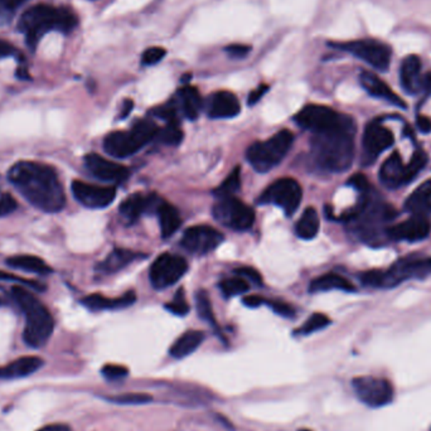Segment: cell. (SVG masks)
I'll return each mask as SVG.
<instances>
[{"mask_svg": "<svg viewBox=\"0 0 431 431\" xmlns=\"http://www.w3.org/2000/svg\"><path fill=\"white\" fill-rule=\"evenodd\" d=\"M8 180L33 207L57 213L66 204L65 191L56 170L47 164L18 162L8 172Z\"/></svg>", "mask_w": 431, "mask_h": 431, "instance_id": "6da1fadb", "label": "cell"}, {"mask_svg": "<svg viewBox=\"0 0 431 431\" xmlns=\"http://www.w3.org/2000/svg\"><path fill=\"white\" fill-rule=\"evenodd\" d=\"M355 121L350 116L341 125L313 134L311 155L319 168L329 173L350 170L355 157Z\"/></svg>", "mask_w": 431, "mask_h": 431, "instance_id": "7a4b0ae2", "label": "cell"}, {"mask_svg": "<svg viewBox=\"0 0 431 431\" xmlns=\"http://www.w3.org/2000/svg\"><path fill=\"white\" fill-rule=\"evenodd\" d=\"M77 24L78 16L71 8L38 4L23 13L18 23V31L24 34L28 47L34 51L46 33L52 31L70 33Z\"/></svg>", "mask_w": 431, "mask_h": 431, "instance_id": "3957f363", "label": "cell"}, {"mask_svg": "<svg viewBox=\"0 0 431 431\" xmlns=\"http://www.w3.org/2000/svg\"><path fill=\"white\" fill-rule=\"evenodd\" d=\"M11 296L26 317L23 339L29 347L41 348L48 342L55 329V321L48 309L23 286H13Z\"/></svg>", "mask_w": 431, "mask_h": 431, "instance_id": "277c9868", "label": "cell"}, {"mask_svg": "<svg viewBox=\"0 0 431 431\" xmlns=\"http://www.w3.org/2000/svg\"><path fill=\"white\" fill-rule=\"evenodd\" d=\"M293 142L294 135L291 131H279L278 134L265 142H254L247 149L246 158L254 170L260 173H266L275 168L289 153Z\"/></svg>", "mask_w": 431, "mask_h": 431, "instance_id": "5b68a950", "label": "cell"}, {"mask_svg": "<svg viewBox=\"0 0 431 431\" xmlns=\"http://www.w3.org/2000/svg\"><path fill=\"white\" fill-rule=\"evenodd\" d=\"M212 212L219 224L236 231H246L255 222L254 209L235 197L221 198L213 206Z\"/></svg>", "mask_w": 431, "mask_h": 431, "instance_id": "8992f818", "label": "cell"}, {"mask_svg": "<svg viewBox=\"0 0 431 431\" xmlns=\"http://www.w3.org/2000/svg\"><path fill=\"white\" fill-rule=\"evenodd\" d=\"M332 46L365 61L378 71H388L390 67L391 48L388 44L378 42L376 39H360L347 43H333Z\"/></svg>", "mask_w": 431, "mask_h": 431, "instance_id": "52a82bcc", "label": "cell"}, {"mask_svg": "<svg viewBox=\"0 0 431 431\" xmlns=\"http://www.w3.org/2000/svg\"><path fill=\"white\" fill-rule=\"evenodd\" d=\"M352 388L360 403L373 409L390 404L395 395L391 383L380 377H355L352 380Z\"/></svg>", "mask_w": 431, "mask_h": 431, "instance_id": "ba28073f", "label": "cell"}, {"mask_svg": "<svg viewBox=\"0 0 431 431\" xmlns=\"http://www.w3.org/2000/svg\"><path fill=\"white\" fill-rule=\"evenodd\" d=\"M303 198V191L299 183L291 178L274 182L260 197V203L275 204L284 211L286 216H293L299 208Z\"/></svg>", "mask_w": 431, "mask_h": 431, "instance_id": "9c48e42d", "label": "cell"}, {"mask_svg": "<svg viewBox=\"0 0 431 431\" xmlns=\"http://www.w3.org/2000/svg\"><path fill=\"white\" fill-rule=\"evenodd\" d=\"M347 115H342L322 105H308L295 116V120L313 134L331 130L343 123Z\"/></svg>", "mask_w": 431, "mask_h": 431, "instance_id": "30bf717a", "label": "cell"}, {"mask_svg": "<svg viewBox=\"0 0 431 431\" xmlns=\"http://www.w3.org/2000/svg\"><path fill=\"white\" fill-rule=\"evenodd\" d=\"M188 265L183 257L163 254L150 268V281L155 289H165L175 285L186 274Z\"/></svg>", "mask_w": 431, "mask_h": 431, "instance_id": "8fae6325", "label": "cell"}, {"mask_svg": "<svg viewBox=\"0 0 431 431\" xmlns=\"http://www.w3.org/2000/svg\"><path fill=\"white\" fill-rule=\"evenodd\" d=\"M224 242V235L209 226H194L187 229L182 237V246L196 255H206Z\"/></svg>", "mask_w": 431, "mask_h": 431, "instance_id": "7c38bea8", "label": "cell"}, {"mask_svg": "<svg viewBox=\"0 0 431 431\" xmlns=\"http://www.w3.org/2000/svg\"><path fill=\"white\" fill-rule=\"evenodd\" d=\"M395 142L393 131L380 121L368 123L363 133V162L366 164L376 160L380 154L388 150Z\"/></svg>", "mask_w": 431, "mask_h": 431, "instance_id": "4fadbf2b", "label": "cell"}, {"mask_svg": "<svg viewBox=\"0 0 431 431\" xmlns=\"http://www.w3.org/2000/svg\"><path fill=\"white\" fill-rule=\"evenodd\" d=\"M71 189L77 201L88 208L108 207L116 197L114 187L95 186L82 180H73Z\"/></svg>", "mask_w": 431, "mask_h": 431, "instance_id": "5bb4252c", "label": "cell"}, {"mask_svg": "<svg viewBox=\"0 0 431 431\" xmlns=\"http://www.w3.org/2000/svg\"><path fill=\"white\" fill-rule=\"evenodd\" d=\"M85 165L93 177L109 183H121L129 177V170L126 167L103 158L98 154H88Z\"/></svg>", "mask_w": 431, "mask_h": 431, "instance_id": "9a60e30c", "label": "cell"}, {"mask_svg": "<svg viewBox=\"0 0 431 431\" xmlns=\"http://www.w3.org/2000/svg\"><path fill=\"white\" fill-rule=\"evenodd\" d=\"M144 147L134 131H114L105 137L104 149L115 158H128Z\"/></svg>", "mask_w": 431, "mask_h": 431, "instance_id": "2e32d148", "label": "cell"}, {"mask_svg": "<svg viewBox=\"0 0 431 431\" xmlns=\"http://www.w3.org/2000/svg\"><path fill=\"white\" fill-rule=\"evenodd\" d=\"M431 231V224L429 219L422 216H415L412 219L405 221L403 224L393 226L386 231L388 236L393 240H405L410 242H416L426 239Z\"/></svg>", "mask_w": 431, "mask_h": 431, "instance_id": "e0dca14e", "label": "cell"}, {"mask_svg": "<svg viewBox=\"0 0 431 431\" xmlns=\"http://www.w3.org/2000/svg\"><path fill=\"white\" fill-rule=\"evenodd\" d=\"M162 199L157 194L144 196L142 193H134L128 197L120 204V214L128 222L137 221L144 212L157 211Z\"/></svg>", "mask_w": 431, "mask_h": 431, "instance_id": "ac0fdd59", "label": "cell"}, {"mask_svg": "<svg viewBox=\"0 0 431 431\" xmlns=\"http://www.w3.org/2000/svg\"><path fill=\"white\" fill-rule=\"evenodd\" d=\"M240 101L229 91H219L208 98L207 114L212 119H231L239 115Z\"/></svg>", "mask_w": 431, "mask_h": 431, "instance_id": "d6986e66", "label": "cell"}, {"mask_svg": "<svg viewBox=\"0 0 431 431\" xmlns=\"http://www.w3.org/2000/svg\"><path fill=\"white\" fill-rule=\"evenodd\" d=\"M360 81L362 88H365L367 93L373 98H381V100L388 101V104L406 109L404 100L400 98L399 95L393 93V90L388 88V83L383 82L375 73L370 71L360 72Z\"/></svg>", "mask_w": 431, "mask_h": 431, "instance_id": "ffe728a7", "label": "cell"}, {"mask_svg": "<svg viewBox=\"0 0 431 431\" xmlns=\"http://www.w3.org/2000/svg\"><path fill=\"white\" fill-rule=\"evenodd\" d=\"M401 86L410 95H416L421 91V61L417 56H407L400 67Z\"/></svg>", "mask_w": 431, "mask_h": 431, "instance_id": "44dd1931", "label": "cell"}, {"mask_svg": "<svg viewBox=\"0 0 431 431\" xmlns=\"http://www.w3.org/2000/svg\"><path fill=\"white\" fill-rule=\"evenodd\" d=\"M43 366V360L36 355H26L0 367V380H16L31 376Z\"/></svg>", "mask_w": 431, "mask_h": 431, "instance_id": "7402d4cb", "label": "cell"}, {"mask_svg": "<svg viewBox=\"0 0 431 431\" xmlns=\"http://www.w3.org/2000/svg\"><path fill=\"white\" fill-rule=\"evenodd\" d=\"M380 180L388 188H399L406 185L405 182V164L399 152L390 155L380 170Z\"/></svg>", "mask_w": 431, "mask_h": 431, "instance_id": "603a6c76", "label": "cell"}, {"mask_svg": "<svg viewBox=\"0 0 431 431\" xmlns=\"http://www.w3.org/2000/svg\"><path fill=\"white\" fill-rule=\"evenodd\" d=\"M137 301V295L134 291H128L126 294L121 295L120 298L110 299L100 294H91L82 299V304L91 309V311H113L128 308Z\"/></svg>", "mask_w": 431, "mask_h": 431, "instance_id": "cb8c5ba5", "label": "cell"}, {"mask_svg": "<svg viewBox=\"0 0 431 431\" xmlns=\"http://www.w3.org/2000/svg\"><path fill=\"white\" fill-rule=\"evenodd\" d=\"M177 104L183 116L188 120H196L202 110V98L198 90L191 86H185L180 88L177 95Z\"/></svg>", "mask_w": 431, "mask_h": 431, "instance_id": "d4e9b609", "label": "cell"}, {"mask_svg": "<svg viewBox=\"0 0 431 431\" xmlns=\"http://www.w3.org/2000/svg\"><path fill=\"white\" fill-rule=\"evenodd\" d=\"M203 339H204V334L201 331H188L186 333L182 334L170 347V355L177 360L188 357L202 344Z\"/></svg>", "mask_w": 431, "mask_h": 431, "instance_id": "484cf974", "label": "cell"}, {"mask_svg": "<svg viewBox=\"0 0 431 431\" xmlns=\"http://www.w3.org/2000/svg\"><path fill=\"white\" fill-rule=\"evenodd\" d=\"M311 293L331 291V290H342V291H355V286L350 280L341 276L338 274L329 273L322 275L321 278L313 280L311 284Z\"/></svg>", "mask_w": 431, "mask_h": 431, "instance_id": "4316f807", "label": "cell"}, {"mask_svg": "<svg viewBox=\"0 0 431 431\" xmlns=\"http://www.w3.org/2000/svg\"><path fill=\"white\" fill-rule=\"evenodd\" d=\"M137 255L135 252L124 249H115L114 251L109 254V256L104 261L98 264V270L104 274H114L120 271L121 269L126 268L129 264L137 260Z\"/></svg>", "mask_w": 431, "mask_h": 431, "instance_id": "83f0119b", "label": "cell"}, {"mask_svg": "<svg viewBox=\"0 0 431 431\" xmlns=\"http://www.w3.org/2000/svg\"><path fill=\"white\" fill-rule=\"evenodd\" d=\"M157 213H158L162 236L164 239H168L175 234L177 229H180V224H182L180 213L177 211V208L164 201L159 204Z\"/></svg>", "mask_w": 431, "mask_h": 431, "instance_id": "f1b7e54d", "label": "cell"}, {"mask_svg": "<svg viewBox=\"0 0 431 431\" xmlns=\"http://www.w3.org/2000/svg\"><path fill=\"white\" fill-rule=\"evenodd\" d=\"M6 265L11 268L19 269L27 273L37 274V275H48L52 273V269L37 256L33 255H19V256L9 257L6 260Z\"/></svg>", "mask_w": 431, "mask_h": 431, "instance_id": "f546056e", "label": "cell"}, {"mask_svg": "<svg viewBox=\"0 0 431 431\" xmlns=\"http://www.w3.org/2000/svg\"><path fill=\"white\" fill-rule=\"evenodd\" d=\"M319 216L313 207L306 208L296 224V234L303 240H311L319 232Z\"/></svg>", "mask_w": 431, "mask_h": 431, "instance_id": "4dcf8cb0", "label": "cell"}, {"mask_svg": "<svg viewBox=\"0 0 431 431\" xmlns=\"http://www.w3.org/2000/svg\"><path fill=\"white\" fill-rule=\"evenodd\" d=\"M431 201V178L425 180L422 185L417 187L415 191L410 194L409 198L406 199V209L411 212L420 211L425 208Z\"/></svg>", "mask_w": 431, "mask_h": 431, "instance_id": "1f68e13d", "label": "cell"}, {"mask_svg": "<svg viewBox=\"0 0 431 431\" xmlns=\"http://www.w3.org/2000/svg\"><path fill=\"white\" fill-rule=\"evenodd\" d=\"M183 137H185V134L180 129L178 123H167L165 128L159 129L158 134H157L158 142L165 144V145H170V147H175V145L180 144L183 140Z\"/></svg>", "mask_w": 431, "mask_h": 431, "instance_id": "d6a6232c", "label": "cell"}, {"mask_svg": "<svg viewBox=\"0 0 431 431\" xmlns=\"http://www.w3.org/2000/svg\"><path fill=\"white\" fill-rule=\"evenodd\" d=\"M241 187V170L240 167H236L235 170L231 172V175L227 177V180L214 191V194L221 198H227V197H234L236 192L240 189Z\"/></svg>", "mask_w": 431, "mask_h": 431, "instance_id": "836d02e7", "label": "cell"}, {"mask_svg": "<svg viewBox=\"0 0 431 431\" xmlns=\"http://www.w3.org/2000/svg\"><path fill=\"white\" fill-rule=\"evenodd\" d=\"M426 163H427V155H426L425 152L417 150L414 153L410 163L405 165V182H406V185L415 180L421 170L425 168Z\"/></svg>", "mask_w": 431, "mask_h": 431, "instance_id": "e575fe53", "label": "cell"}, {"mask_svg": "<svg viewBox=\"0 0 431 431\" xmlns=\"http://www.w3.org/2000/svg\"><path fill=\"white\" fill-rule=\"evenodd\" d=\"M196 303H197V311L199 314V317L202 318L203 321L212 324L213 327L216 324L214 321V316H213L212 306H211V301H209V296H208L207 291L204 290H199L196 295Z\"/></svg>", "mask_w": 431, "mask_h": 431, "instance_id": "d590c367", "label": "cell"}, {"mask_svg": "<svg viewBox=\"0 0 431 431\" xmlns=\"http://www.w3.org/2000/svg\"><path fill=\"white\" fill-rule=\"evenodd\" d=\"M219 289L224 293V296H235L246 293L249 290V284L246 280L241 276L235 278L226 279L224 281L219 283Z\"/></svg>", "mask_w": 431, "mask_h": 431, "instance_id": "8d00e7d4", "label": "cell"}, {"mask_svg": "<svg viewBox=\"0 0 431 431\" xmlns=\"http://www.w3.org/2000/svg\"><path fill=\"white\" fill-rule=\"evenodd\" d=\"M329 324H331V319H329L326 314L316 313V314H313V316L301 326V329L298 331V334L306 336V334L314 333V332H318V331H321V329H324V328L328 327Z\"/></svg>", "mask_w": 431, "mask_h": 431, "instance_id": "74e56055", "label": "cell"}, {"mask_svg": "<svg viewBox=\"0 0 431 431\" xmlns=\"http://www.w3.org/2000/svg\"><path fill=\"white\" fill-rule=\"evenodd\" d=\"M27 1L28 0H0V26L11 22L18 9Z\"/></svg>", "mask_w": 431, "mask_h": 431, "instance_id": "f35d334b", "label": "cell"}, {"mask_svg": "<svg viewBox=\"0 0 431 431\" xmlns=\"http://www.w3.org/2000/svg\"><path fill=\"white\" fill-rule=\"evenodd\" d=\"M360 281L372 288H388V273L383 270H370L360 275Z\"/></svg>", "mask_w": 431, "mask_h": 431, "instance_id": "ab89813d", "label": "cell"}, {"mask_svg": "<svg viewBox=\"0 0 431 431\" xmlns=\"http://www.w3.org/2000/svg\"><path fill=\"white\" fill-rule=\"evenodd\" d=\"M109 401L114 403V404L119 405H142L147 404L152 401V396L147 395V393H125V395H120V396H114V398H109Z\"/></svg>", "mask_w": 431, "mask_h": 431, "instance_id": "60d3db41", "label": "cell"}, {"mask_svg": "<svg viewBox=\"0 0 431 431\" xmlns=\"http://www.w3.org/2000/svg\"><path fill=\"white\" fill-rule=\"evenodd\" d=\"M164 306H165L167 311H170L175 316H178V317H185L189 313V306L185 299L183 290H180L178 294L175 295V299L170 303H167Z\"/></svg>", "mask_w": 431, "mask_h": 431, "instance_id": "b9f144b4", "label": "cell"}, {"mask_svg": "<svg viewBox=\"0 0 431 431\" xmlns=\"http://www.w3.org/2000/svg\"><path fill=\"white\" fill-rule=\"evenodd\" d=\"M167 51L163 47H150L142 56V62L145 66H154L163 60Z\"/></svg>", "mask_w": 431, "mask_h": 431, "instance_id": "7bdbcfd3", "label": "cell"}, {"mask_svg": "<svg viewBox=\"0 0 431 431\" xmlns=\"http://www.w3.org/2000/svg\"><path fill=\"white\" fill-rule=\"evenodd\" d=\"M101 373L106 380L116 381V380H121V378L128 376L129 371H128L126 367L120 366V365H106V366L103 367Z\"/></svg>", "mask_w": 431, "mask_h": 431, "instance_id": "ee69618b", "label": "cell"}, {"mask_svg": "<svg viewBox=\"0 0 431 431\" xmlns=\"http://www.w3.org/2000/svg\"><path fill=\"white\" fill-rule=\"evenodd\" d=\"M154 116L165 123H178L177 120V108L175 104H167L153 110Z\"/></svg>", "mask_w": 431, "mask_h": 431, "instance_id": "f6af8a7d", "label": "cell"}, {"mask_svg": "<svg viewBox=\"0 0 431 431\" xmlns=\"http://www.w3.org/2000/svg\"><path fill=\"white\" fill-rule=\"evenodd\" d=\"M0 280H6V281H16L19 284L26 285L29 288L37 290V291H44L46 286L43 284H41L36 280H27V279L18 278L13 274L4 273V271H0Z\"/></svg>", "mask_w": 431, "mask_h": 431, "instance_id": "bcb514c9", "label": "cell"}, {"mask_svg": "<svg viewBox=\"0 0 431 431\" xmlns=\"http://www.w3.org/2000/svg\"><path fill=\"white\" fill-rule=\"evenodd\" d=\"M16 207H18V203L14 197H11L8 193H3L0 196V217H4V216L14 212Z\"/></svg>", "mask_w": 431, "mask_h": 431, "instance_id": "7dc6e473", "label": "cell"}, {"mask_svg": "<svg viewBox=\"0 0 431 431\" xmlns=\"http://www.w3.org/2000/svg\"><path fill=\"white\" fill-rule=\"evenodd\" d=\"M270 308L273 309L276 314L281 316V317L291 318L295 314V311L284 301H266Z\"/></svg>", "mask_w": 431, "mask_h": 431, "instance_id": "c3c4849f", "label": "cell"}, {"mask_svg": "<svg viewBox=\"0 0 431 431\" xmlns=\"http://www.w3.org/2000/svg\"><path fill=\"white\" fill-rule=\"evenodd\" d=\"M224 51L229 53V57L236 58V60H241V58H245L246 56L250 53L251 47L246 46V44H229L224 48Z\"/></svg>", "mask_w": 431, "mask_h": 431, "instance_id": "681fc988", "label": "cell"}, {"mask_svg": "<svg viewBox=\"0 0 431 431\" xmlns=\"http://www.w3.org/2000/svg\"><path fill=\"white\" fill-rule=\"evenodd\" d=\"M235 273L237 274L239 276H241V278H247L249 280H251L252 283H255V284H262L261 275H260L259 271H256L255 269L244 266V268L237 269Z\"/></svg>", "mask_w": 431, "mask_h": 431, "instance_id": "f907efd6", "label": "cell"}, {"mask_svg": "<svg viewBox=\"0 0 431 431\" xmlns=\"http://www.w3.org/2000/svg\"><path fill=\"white\" fill-rule=\"evenodd\" d=\"M350 186L355 187V189L366 193L370 191V183L367 180L366 177L363 175H355L350 180Z\"/></svg>", "mask_w": 431, "mask_h": 431, "instance_id": "816d5d0a", "label": "cell"}, {"mask_svg": "<svg viewBox=\"0 0 431 431\" xmlns=\"http://www.w3.org/2000/svg\"><path fill=\"white\" fill-rule=\"evenodd\" d=\"M269 86L268 85H261L259 86L256 90H254L250 95H249V105H255L261 100L262 96L265 93H268Z\"/></svg>", "mask_w": 431, "mask_h": 431, "instance_id": "f5cc1de1", "label": "cell"}, {"mask_svg": "<svg viewBox=\"0 0 431 431\" xmlns=\"http://www.w3.org/2000/svg\"><path fill=\"white\" fill-rule=\"evenodd\" d=\"M16 53V48L13 44L6 42L4 39H0V58L14 56Z\"/></svg>", "mask_w": 431, "mask_h": 431, "instance_id": "db71d44e", "label": "cell"}, {"mask_svg": "<svg viewBox=\"0 0 431 431\" xmlns=\"http://www.w3.org/2000/svg\"><path fill=\"white\" fill-rule=\"evenodd\" d=\"M242 303H244L246 306H249V308H259V306H262L264 303H266V301H265L262 296H260V295H250V296L244 298Z\"/></svg>", "mask_w": 431, "mask_h": 431, "instance_id": "11a10c76", "label": "cell"}, {"mask_svg": "<svg viewBox=\"0 0 431 431\" xmlns=\"http://www.w3.org/2000/svg\"><path fill=\"white\" fill-rule=\"evenodd\" d=\"M416 125L419 128V130L424 134H429L431 131V120L427 116L419 115L416 119Z\"/></svg>", "mask_w": 431, "mask_h": 431, "instance_id": "9f6ffc18", "label": "cell"}, {"mask_svg": "<svg viewBox=\"0 0 431 431\" xmlns=\"http://www.w3.org/2000/svg\"><path fill=\"white\" fill-rule=\"evenodd\" d=\"M36 431H71V427L66 424H51Z\"/></svg>", "mask_w": 431, "mask_h": 431, "instance_id": "6f0895ef", "label": "cell"}, {"mask_svg": "<svg viewBox=\"0 0 431 431\" xmlns=\"http://www.w3.org/2000/svg\"><path fill=\"white\" fill-rule=\"evenodd\" d=\"M421 91H424L425 95H431V72H427L422 76V82H421Z\"/></svg>", "mask_w": 431, "mask_h": 431, "instance_id": "680465c9", "label": "cell"}, {"mask_svg": "<svg viewBox=\"0 0 431 431\" xmlns=\"http://www.w3.org/2000/svg\"><path fill=\"white\" fill-rule=\"evenodd\" d=\"M134 108V103L131 100H125L124 104H123V109H121L120 119H125L129 116L131 113V110Z\"/></svg>", "mask_w": 431, "mask_h": 431, "instance_id": "91938a15", "label": "cell"}, {"mask_svg": "<svg viewBox=\"0 0 431 431\" xmlns=\"http://www.w3.org/2000/svg\"><path fill=\"white\" fill-rule=\"evenodd\" d=\"M16 77H18V78H21V80H29V78H31L29 73H28L27 70H26L24 67H19V68H18V71H16Z\"/></svg>", "mask_w": 431, "mask_h": 431, "instance_id": "94428289", "label": "cell"}, {"mask_svg": "<svg viewBox=\"0 0 431 431\" xmlns=\"http://www.w3.org/2000/svg\"><path fill=\"white\" fill-rule=\"evenodd\" d=\"M427 264H429V268L431 269V259H427Z\"/></svg>", "mask_w": 431, "mask_h": 431, "instance_id": "6125c7cd", "label": "cell"}, {"mask_svg": "<svg viewBox=\"0 0 431 431\" xmlns=\"http://www.w3.org/2000/svg\"><path fill=\"white\" fill-rule=\"evenodd\" d=\"M299 431H311V430H308V429H301V430Z\"/></svg>", "mask_w": 431, "mask_h": 431, "instance_id": "be15d7a7", "label": "cell"}, {"mask_svg": "<svg viewBox=\"0 0 431 431\" xmlns=\"http://www.w3.org/2000/svg\"><path fill=\"white\" fill-rule=\"evenodd\" d=\"M430 431H431V429H430Z\"/></svg>", "mask_w": 431, "mask_h": 431, "instance_id": "e7e4bbea", "label": "cell"}]
</instances>
